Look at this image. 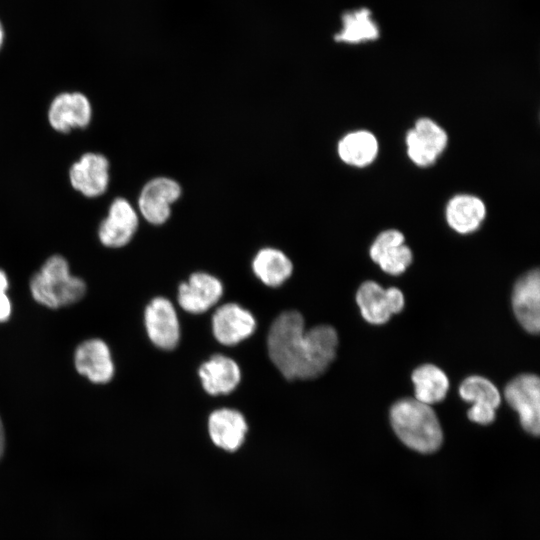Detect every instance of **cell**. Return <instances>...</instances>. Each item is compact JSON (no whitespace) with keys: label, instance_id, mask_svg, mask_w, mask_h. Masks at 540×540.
<instances>
[{"label":"cell","instance_id":"obj_1","mask_svg":"<svg viewBox=\"0 0 540 540\" xmlns=\"http://www.w3.org/2000/svg\"><path fill=\"white\" fill-rule=\"evenodd\" d=\"M271 361L288 380L312 379L303 316L285 311L273 321L267 339Z\"/></svg>","mask_w":540,"mask_h":540},{"label":"cell","instance_id":"obj_2","mask_svg":"<svg viewBox=\"0 0 540 540\" xmlns=\"http://www.w3.org/2000/svg\"><path fill=\"white\" fill-rule=\"evenodd\" d=\"M390 421L399 439L415 451L431 453L442 444L443 433L434 410L415 398L396 401L390 409Z\"/></svg>","mask_w":540,"mask_h":540},{"label":"cell","instance_id":"obj_3","mask_svg":"<svg viewBox=\"0 0 540 540\" xmlns=\"http://www.w3.org/2000/svg\"><path fill=\"white\" fill-rule=\"evenodd\" d=\"M33 298L49 308H60L79 301L86 292L85 282L70 273L67 260L49 257L30 280Z\"/></svg>","mask_w":540,"mask_h":540},{"label":"cell","instance_id":"obj_4","mask_svg":"<svg viewBox=\"0 0 540 540\" xmlns=\"http://www.w3.org/2000/svg\"><path fill=\"white\" fill-rule=\"evenodd\" d=\"M508 404L518 413L522 427L535 436L540 432V380L534 374H521L504 389Z\"/></svg>","mask_w":540,"mask_h":540},{"label":"cell","instance_id":"obj_5","mask_svg":"<svg viewBox=\"0 0 540 540\" xmlns=\"http://www.w3.org/2000/svg\"><path fill=\"white\" fill-rule=\"evenodd\" d=\"M182 194L180 184L169 177H156L149 180L141 189L138 209L141 216L150 224H164L171 215V206Z\"/></svg>","mask_w":540,"mask_h":540},{"label":"cell","instance_id":"obj_6","mask_svg":"<svg viewBox=\"0 0 540 540\" xmlns=\"http://www.w3.org/2000/svg\"><path fill=\"white\" fill-rule=\"evenodd\" d=\"M356 302L362 317L374 325L386 323L392 314L401 312L405 304L400 289L396 287L384 289L374 281L361 284L356 294Z\"/></svg>","mask_w":540,"mask_h":540},{"label":"cell","instance_id":"obj_7","mask_svg":"<svg viewBox=\"0 0 540 540\" xmlns=\"http://www.w3.org/2000/svg\"><path fill=\"white\" fill-rule=\"evenodd\" d=\"M93 115L90 100L81 92H62L51 101L47 118L57 132L69 133L86 128Z\"/></svg>","mask_w":540,"mask_h":540},{"label":"cell","instance_id":"obj_8","mask_svg":"<svg viewBox=\"0 0 540 540\" xmlns=\"http://www.w3.org/2000/svg\"><path fill=\"white\" fill-rule=\"evenodd\" d=\"M69 181L74 190L85 197L103 195L110 182V164L100 153L83 154L69 169Z\"/></svg>","mask_w":540,"mask_h":540},{"label":"cell","instance_id":"obj_9","mask_svg":"<svg viewBox=\"0 0 540 540\" xmlns=\"http://www.w3.org/2000/svg\"><path fill=\"white\" fill-rule=\"evenodd\" d=\"M138 225V213L132 204L125 198H115L99 225V240L109 248L123 247L131 241Z\"/></svg>","mask_w":540,"mask_h":540},{"label":"cell","instance_id":"obj_10","mask_svg":"<svg viewBox=\"0 0 540 540\" xmlns=\"http://www.w3.org/2000/svg\"><path fill=\"white\" fill-rule=\"evenodd\" d=\"M448 142L445 130L429 118H420L406 134L407 153L418 166H429L444 151Z\"/></svg>","mask_w":540,"mask_h":540},{"label":"cell","instance_id":"obj_11","mask_svg":"<svg viewBox=\"0 0 540 540\" xmlns=\"http://www.w3.org/2000/svg\"><path fill=\"white\" fill-rule=\"evenodd\" d=\"M145 326L150 340L164 350L174 349L180 339V326L172 303L154 298L145 309Z\"/></svg>","mask_w":540,"mask_h":540},{"label":"cell","instance_id":"obj_12","mask_svg":"<svg viewBox=\"0 0 540 540\" xmlns=\"http://www.w3.org/2000/svg\"><path fill=\"white\" fill-rule=\"evenodd\" d=\"M512 307L518 322L529 333L540 328V274L531 270L520 277L512 292Z\"/></svg>","mask_w":540,"mask_h":540},{"label":"cell","instance_id":"obj_13","mask_svg":"<svg viewBox=\"0 0 540 540\" xmlns=\"http://www.w3.org/2000/svg\"><path fill=\"white\" fill-rule=\"evenodd\" d=\"M213 333L223 345H235L251 336L256 328L253 315L235 303L219 307L212 318Z\"/></svg>","mask_w":540,"mask_h":540},{"label":"cell","instance_id":"obj_14","mask_svg":"<svg viewBox=\"0 0 540 540\" xmlns=\"http://www.w3.org/2000/svg\"><path fill=\"white\" fill-rule=\"evenodd\" d=\"M404 235L395 229L381 232L372 243L369 254L390 275H400L412 262V251L404 244Z\"/></svg>","mask_w":540,"mask_h":540},{"label":"cell","instance_id":"obj_15","mask_svg":"<svg viewBox=\"0 0 540 540\" xmlns=\"http://www.w3.org/2000/svg\"><path fill=\"white\" fill-rule=\"evenodd\" d=\"M222 292V284L216 277L196 272L190 276L188 282L180 285L178 302L185 311L200 314L216 304Z\"/></svg>","mask_w":540,"mask_h":540},{"label":"cell","instance_id":"obj_16","mask_svg":"<svg viewBox=\"0 0 540 540\" xmlns=\"http://www.w3.org/2000/svg\"><path fill=\"white\" fill-rule=\"evenodd\" d=\"M75 367L91 382H109L114 374V365L107 344L101 339H90L81 343L75 351Z\"/></svg>","mask_w":540,"mask_h":540},{"label":"cell","instance_id":"obj_17","mask_svg":"<svg viewBox=\"0 0 540 540\" xmlns=\"http://www.w3.org/2000/svg\"><path fill=\"white\" fill-rule=\"evenodd\" d=\"M247 428L244 416L233 409H219L209 416L208 430L211 440L226 451H235L242 445Z\"/></svg>","mask_w":540,"mask_h":540},{"label":"cell","instance_id":"obj_18","mask_svg":"<svg viewBox=\"0 0 540 540\" xmlns=\"http://www.w3.org/2000/svg\"><path fill=\"white\" fill-rule=\"evenodd\" d=\"M199 376L204 389L211 395H218L233 391L240 382L241 373L234 360L215 355L201 365Z\"/></svg>","mask_w":540,"mask_h":540},{"label":"cell","instance_id":"obj_19","mask_svg":"<svg viewBox=\"0 0 540 540\" xmlns=\"http://www.w3.org/2000/svg\"><path fill=\"white\" fill-rule=\"evenodd\" d=\"M485 215L484 202L473 195H457L446 206L447 223L460 234H468L478 229Z\"/></svg>","mask_w":540,"mask_h":540},{"label":"cell","instance_id":"obj_20","mask_svg":"<svg viewBox=\"0 0 540 540\" xmlns=\"http://www.w3.org/2000/svg\"><path fill=\"white\" fill-rule=\"evenodd\" d=\"M337 151L344 163L355 167H365L376 158L378 141L369 131H353L339 141Z\"/></svg>","mask_w":540,"mask_h":540},{"label":"cell","instance_id":"obj_21","mask_svg":"<svg viewBox=\"0 0 540 540\" xmlns=\"http://www.w3.org/2000/svg\"><path fill=\"white\" fill-rule=\"evenodd\" d=\"M252 268L255 275L266 285L276 287L292 274L293 265L284 252L276 248H263L255 255Z\"/></svg>","mask_w":540,"mask_h":540},{"label":"cell","instance_id":"obj_22","mask_svg":"<svg viewBox=\"0 0 540 540\" xmlns=\"http://www.w3.org/2000/svg\"><path fill=\"white\" fill-rule=\"evenodd\" d=\"M415 399L431 405L442 401L449 389V380L443 370L433 364H424L412 373Z\"/></svg>","mask_w":540,"mask_h":540},{"label":"cell","instance_id":"obj_23","mask_svg":"<svg viewBox=\"0 0 540 540\" xmlns=\"http://www.w3.org/2000/svg\"><path fill=\"white\" fill-rule=\"evenodd\" d=\"M378 37V26L367 8L345 12L342 15V29L334 35L335 41L349 44L373 41Z\"/></svg>","mask_w":540,"mask_h":540},{"label":"cell","instance_id":"obj_24","mask_svg":"<svg viewBox=\"0 0 540 540\" xmlns=\"http://www.w3.org/2000/svg\"><path fill=\"white\" fill-rule=\"evenodd\" d=\"M461 398L472 406L497 409L501 396L497 387L488 379L473 375L463 380L459 387Z\"/></svg>","mask_w":540,"mask_h":540},{"label":"cell","instance_id":"obj_25","mask_svg":"<svg viewBox=\"0 0 540 540\" xmlns=\"http://www.w3.org/2000/svg\"><path fill=\"white\" fill-rule=\"evenodd\" d=\"M8 279L3 270L0 269V322H5L11 315V302L6 295Z\"/></svg>","mask_w":540,"mask_h":540},{"label":"cell","instance_id":"obj_26","mask_svg":"<svg viewBox=\"0 0 540 540\" xmlns=\"http://www.w3.org/2000/svg\"><path fill=\"white\" fill-rule=\"evenodd\" d=\"M4 451H5V433H4L3 424L0 418V461L3 458Z\"/></svg>","mask_w":540,"mask_h":540},{"label":"cell","instance_id":"obj_27","mask_svg":"<svg viewBox=\"0 0 540 540\" xmlns=\"http://www.w3.org/2000/svg\"><path fill=\"white\" fill-rule=\"evenodd\" d=\"M4 37H5V34H4V28L0 22V49L2 48L3 46V43H4Z\"/></svg>","mask_w":540,"mask_h":540}]
</instances>
